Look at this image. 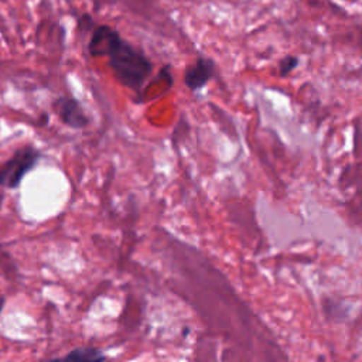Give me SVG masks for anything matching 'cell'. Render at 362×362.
Masks as SVG:
<instances>
[{"label":"cell","mask_w":362,"mask_h":362,"mask_svg":"<svg viewBox=\"0 0 362 362\" xmlns=\"http://www.w3.org/2000/svg\"><path fill=\"white\" fill-rule=\"evenodd\" d=\"M59 119L72 129H82L88 126L89 117L85 115L79 100L71 96H61L54 103Z\"/></svg>","instance_id":"cell-4"},{"label":"cell","mask_w":362,"mask_h":362,"mask_svg":"<svg viewBox=\"0 0 362 362\" xmlns=\"http://www.w3.org/2000/svg\"><path fill=\"white\" fill-rule=\"evenodd\" d=\"M3 303H4V301H3V298H1V300H0V313H1V307H3Z\"/></svg>","instance_id":"cell-8"},{"label":"cell","mask_w":362,"mask_h":362,"mask_svg":"<svg viewBox=\"0 0 362 362\" xmlns=\"http://www.w3.org/2000/svg\"><path fill=\"white\" fill-rule=\"evenodd\" d=\"M51 362H105V355L98 348L81 346L72 349L62 358L52 359Z\"/></svg>","instance_id":"cell-5"},{"label":"cell","mask_w":362,"mask_h":362,"mask_svg":"<svg viewBox=\"0 0 362 362\" xmlns=\"http://www.w3.org/2000/svg\"><path fill=\"white\" fill-rule=\"evenodd\" d=\"M300 64V58L296 55H284L277 65V72L280 78L288 76Z\"/></svg>","instance_id":"cell-6"},{"label":"cell","mask_w":362,"mask_h":362,"mask_svg":"<svg viewBox=\"0 0 362 362\" xmlns=\"http://www.w3.org/2000/svg\"><path fill=\"white\" fill-rule=\"evenodd\" d=\"M40 160V151L31 146L18 148L0 165V187L17 188L24 175L31 171Z\"/></svg>","instance_id":"cell-2"},{"label":"cell","mask_w":362,"mask_h":362,"mask_svg":"<svg viewBox=\"0 0 362 362\" xmlns=\"http://www.w3.org/2000/svg\"><path fill=\"white\" fill-rule=\"evenodd\" d=\"M358 47L362 51V27H358Z\"/></svg>","instance_id":"cell-7"},{"label":"cell","mask_w":362,"mask_h":362,"mask_svg":"<svg viewBox=\"0 0 362 362\" xmlns=\"http://www.w3.org/2000/svg\"><path fill=\"white\" fill-rule=\"evenodd\" d=\"M216 75V65L211 58L198 57L184 69V85L191 90H201Z\"/></svg>","instance_id":"cell-3"},{"label":"cell","mask_w":362,"mask_h":362,"mask_svg":"<svg viewBox=\"0 0 362 362\" xmlns=\"http://www.w3.org/2000/svg\"><path fill=\"white\" fill-rule=\"evenodd\" d=\"M89 52L93 57H106L119 83L140 93L153 72V62L137 47L124 40L109 25H99L92 31Z\"/></svg>","instance_id":"cell-1"}]
</instances>
